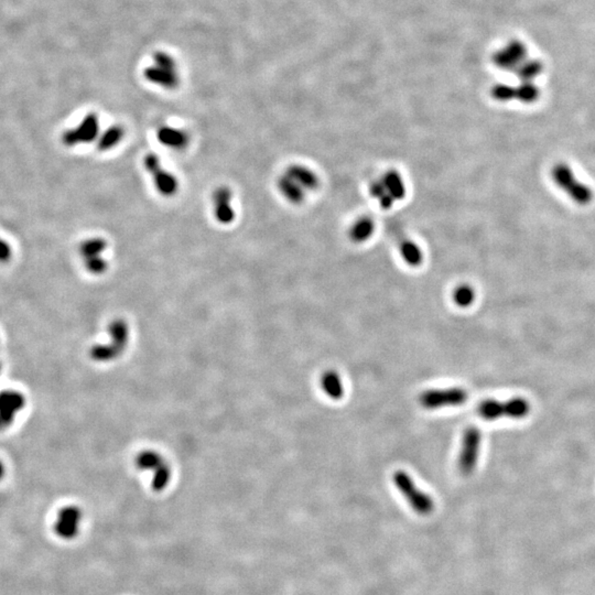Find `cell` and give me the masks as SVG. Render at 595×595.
<instances>
[{
  "label": "cell",
  "mask_w": 595,
  "mask_h": 595,
  "mask_svg": "<svg viewBox=\"0 0 595 595\" xmlns=\"http://www.w3.org/2000/svg\"><path fill=\"white\" fill-rule=\"evenodd\" d=\"M280 194L291 204H301L307 195L316 192L320 186V179L316 172L302 164L289 166L278 179Z\"/></svg>",
  "instance_id": "1"
},
{
  "label": "cell",
  "mask_w": 595,
  "mask_h": 595,
  "mask_svg": "<svg viewBox=\"0 0 595 595\" xmlns=\"http://www.w3.org/2000/svg\"><path fill=\"white\" fill-rule=\"evenodd\" d=\"M479 417L485 420L493 421L497 419H525L532 413V404L523 397H512L508 400H495L488 399L481 402L477 407Z\"/></svg>",
  "instance_id": "2"
},
{
  "label": "cell",
  "mask_w": 595,
  "mask_h": 595,
  "mask_svg": "<svg viewBox=\"0 0 595 595\" xmlns=\"http://www.w3.org/2000/svg\"><path fill=\"white\" fill-rule=\"evenodd\" d=\"M129 342V327L122 318L113 320L108 327V340L104 344H96L89 351L91 360L100 363H107L115 360L125 351Z\"/></svg>",
  "instance_id": "3"
},
{
  "label": "cell",
  "mask_w": 595,
  "mask_h": 595,
  "mask_svg": "<svg viewBox=\"0 0 595 595\" xmlns=\"http://www.w3.org/2000/svg\"><path fill=\"white\" fill-rule=\"evenodd\" d=\"M369 191L380 208L387 210L406 197V183L398 172L387 171L371 183Z\"/></svg>",
  "instance_id": "4"
},
{
  "label": "cell",
  "mask_w": 595,
  "mask_h": 595,
  "mask_svg": "<svg viewBox=\"0 0 595 595\" xmlns=\"http://www.w3.org/2000/svg\"><path fill=\"white\" fill-rule=\"evenodd\" d=\"M393 482L417 514L421 516L431 514L435 508L433 499L417 488L411 476L408 475L404 470H397L396 473L393 474Z\"/></svg>",
  "instance_id": "5"
},
{
  "label": "cell",
  "mask_w": 595,
  "mask_h": 595,
  "mask_svg": "<svg viewBox=\"0 0 595 595\" xmlns=\"http://www.w3.org/2000/svg\"><path fill=\"white\" fill-rule=\"evenodd\" d=\"M136 466L139 470L151 473V486L157 492L164 490L171 481V468L158 452L153 450L140 452L136 457Z\"/></svg>",
  "instance_id": "6"
},
{
  "label": "cell",
  "mask_w": 595,
  "mask_h": 595,
  "mask_svg": "<svg viewBox=\"0 0 595 595\" xmlns=\"http://www.w3.org/2000/svg\"><path fill=\"white\" fill-rule=\"evenodd\" d=\"M552 177L556 186L580 205L589 204L593 199L592 190L576 179L572 170L567 164H556L552 170Z\"/></svg>",
  "instance_id": "7"
},
{
  "label": "cell",
  "mask_w": 595,
  "mask_h": 595,
  "mask_svg": "<svg viewBox=\"0 0 595 595\" xmlns=\"http://www.w3.org/2000/svg\"><path fill=\"white\" fill-rule=\"evenodd\" d=\"M27 406L23 391L8 388L0 391V432L10 429Z\"/></svg>",
  "instance_id": "8"
},
{
  "label": "cell",
  "mask_w": 595,
  "mask_h": 595,
  "mask_svg": "<svg viewBox=\"0 0 595 595\" xmlns=\"http://www.w3.org/2000/svg\"><path fill=\"white\" fill-rule=\"evenodd\" d=\"M144 166L153 179L155 190L160 195L164 197H175L179 191V181L175 175L164 169L158 155L148 153L144 159Z\"/></svg>",
  "instance_id": "9"
},
{
  "label": "cell",
  "mask_w": 595,
  "mask_h": 595,
  "mask_svg": "<svg viewBox=\"0 0 595 595\" xmlns=\"http://www.w3.org/2000/svg\"><path fill=\"white\" fill-rule=\"evenodd\" d=\"M482 446V431L476 426L465 430L459 455V470L463 475H470L479 462V451Z\"/></svg>",
  "instance_id": "10"
},
{
  "label": "cell",
  "mask_w": 595,
  "mask_h": 595,
  "mask_svg": "<svg viewBox=\"0 0 595 595\" xmlns=\"http://www.w3.org/2000/svg\"><path fill=\"white\" fill-rule=\"evenodd\" d=\"M107 250V241L102 237L89 238L80 246V254L84 259L86 270L93 274H102L108 269L104 252Z\"/></svg>",
  "instance_id": "11"
},
{
  "label": "cell",
  "mask_w": 595,
  "mask_h": 595,
  "mask_svg": "<svg viewBox=\"0 0 595 595\" xmlns=\"http://www.w3.org/2000/svg\"><path fill=\"white\" fill-rule=\"evenodd\" d=\"M468 400V393L461 387L446 388V389H431L421 393L419 402L426 409L459 406Z\"/></svg>",
  "instance_id": "12"
},
{
  "label": "cell",
  "mask_w": 595,
  "mask_h": 595,
  "mask_svg": "<svg viewBox=\"0 0 595 595\" xmlns=\"http://www.w3.org/2000/svg\"><path fill=\"white\" fill-rule=\"evenodd\" d=\"M100 136V120L96 113L86 115L78 127L64 131L62 142L67 147L91 144Z\"/></svg>",
  "instance_id": "13"
},
{
  "label": "cell",
  "mask_w": 595,
  "mask_h": 595,
  "mask_svg": "<svg viewBox=\"0 0 595 595\" xmlns=\"http://www.w3.org/2000/svg\"><path fill=\"white\" fill-rule=\"evenodd\" d=\"M83 519V512L80 507L67 505L62 507L56 514L53 530L58 538L63 540H72L78 537L80 523Z\"/></svg>",
  "instance_id": "14"
},
{
  "label": "cell",
  "mask_w": 595,
  "mask_h": 595,
  "mask_svg": "<svg viewBox=\"0 0 595 595\" xmlns=\"http://www.w3.org/2000/svg\"><path fill=\"white\" fill-rule=\"evenodd\" d=\"M232 193L228 186H219L213 192V213L219 224L230 225L235 221L236 213L232 208Z\"/></svg>",
  "instance_id": "15"
},
{
  "label": "cell",
  "mask_w": 595,
  "mask_h": 595,
  "mask_svg": "<svg viewBox=\"0 0 595 595\" xmlns=\"http://www.w3.org/2000/svg\"><path fill=\"white\" fill-rule=\"evenodd\" d=\"M157 138L164 147L172 150H183L190 144V136L186 131L171 126H161L157 131Z\"/></svg>",
  "instance_id": "16"
},
{
  "label": "cell",
  "mask_w": 595,
  "mask_h": 595,
  "mask_svg": "<svg viewBox=\"0 0 595 595\" xmlns=\"http://www.w3.org/2000/svg\"><path fill=\"white\" fill-rule=\"evenodd\" d=\"M144 75L150 83L166 89H175L179 86V78L175 71H169L153 65L144 69Z\"/></svg>",
  "instance_id": "17"
},
{
  "label": "cell",
  "mask_w": 595,
  "mask_h": 595,
  "mask_svg": "<svg viewBox=\"0 0 595 595\" xmlns=\"http://www.w3.org/2000/svg\"><path fill=\"white\" fill-rule=\"evenodd\" d=\"M125 137V129L120 125H113L100 133L97 142V148L100 151H109L117 147Z\"/></svg>",
  "instance_id": "18"
},
{
  "label": "cell",
  "mask_w": 595,
  "mask_h": 595,
  "mask_svg": "<svg viewBox=\"0 0 595 595\" xmlns=\"http://www.w3.org/2000/svg\"><path fill=\"white\" fill-rule=\"evenodd\" d=\"M321 386L324 393H327L329 398L338 400L343 397V382L336 371H325L321 377Z\"/></svg>",
  "instance_id": "19"
},
{
  "label": "cell",
  "mask_w": 595,
  "mask_h": 595,
  "mask_svg": "<svg viewBox=\"0 0 595 595\" xmlns=\"http://www.w3.org/2000/svg\"><path fill=\"white\" fill-rule=\"evenodd\" d=\"M375 232V223L369 217H362L351 225L349 236L356 243L369 241Z\"/></svg>",
  "instance_id": "20"
},
{
  "label": "cell",
  "mask_w": 595,
  "mask_h": 595,
  "mask_svg": "<svg viewBox=\"0 0 595 595\" xmlns=\"http://www.w3.org/2000/svg\"><path fill=\"white\" fill-rule=\"evenodd\" d=\"M400 254L404 257V261L409 263V266H418L419 263L422 261V252L418 245H415L413 241H406L404 244L400 245Z\"/></svg>",
  "instance_id": "21"
},
{
  "label": "cell",
  "mask_w": 595,
  "mask_h": 595,
  "mask_svg": "<svg viewBox=\"0 0 595 595\" xmlns=\"http://www.w3.org/2000/svg\"><path fill=\"white\" fill-rule=\"evenodd\" d=\"M475 300V291L468 285L457 287L453 292V301L461 307H470Z\"/></svg>",
  "instance_id": "22"
},
{
  "label": "cell",
  "mask_w": 595,
  "mask_h": 595,
  "mask_svg": "<svg viewBox=\"0 0 595 595\" xmlns=\"http://www.w3.org/2000/svg\"><path fill=\"white\" fill-rule=\"evenodd\" d=\"M153 61H155V67H162V69H169V71H175L177 69V63L175 58L169 56L168 53L158 51L153 54Z\"/></svg>",
  "instance_id": "23"
},
{
  "label": "cell",
  "mask_w": 595,
  "mask_h": 595,
  "mask_svg": "<svg viewBox=\"0 0 595 595\" xmlns=\"http://www.w3.org/2000/svg\"><path fill=\"white\" fill-rule=\"evenodd\" d=\"M12 258V248L6 241L0 238V263H7Z\"/></svg>",
  "instance_id": "24"
},
{
  "label": "cell",
  "mask_w": 595,
  "mask_h": 595,
  "mask_svg": "<svg viewBox=\"0 0 595 595\" xmlns=\"http://www.w3.org/2000/svg\"><path fill=\"white\" fill-rule=\"evenodd\" d=\"M7 466L3 459H0V482L6 477Z\"/></svg>",
  "instance_id": "25"
},
{
  "label": "cell",
  "mask_w": 595,
  "mask_h": 595,
  "mask_svg": "<svg viewBox=\"0 0 595 595\" xmlns=\"http://www.w3.org/2000/svg\"><path fill=\"white\" fill-rule=\"evenodd\" d=\"M3 374V364L0 363V376Z\"/></svg>",
  "instance_id": "26"
}]
</instances>
